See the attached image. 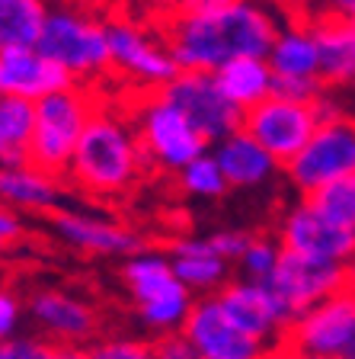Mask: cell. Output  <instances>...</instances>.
<instances>
[{
    "label": "cell",
    "instance_id": "obj_1",
    "mask_svg": "<svg viewBox=\"0 0 355 359\" xmlns=\"http://www.w3.org/2000/svg\"><path fill=\"white\" fill-rule=\"evenodd\" d=\"M157 22L179 71L202 74H215L237 58H266L285 26L281 13L266 0H230Z\"/></svg>",
    "mask_w": 355,
    "mask_h": 359
},
{
    "label": "cell",
    "instance_id": "obj_2",
    "mask_svg": "<svg viewBox=\"0 0 355 359\" xmlns=\"http://www.w3.org/2000/svg\"><path fill=\"white\" fill-rule=\"evenodd\" d=\"M148 164L151 161L141 151L132 122L99 106L64 177L71 180V187L81 189L90 199H116L138 183L141 170Z\"/></svg>",
    "mask_w": 355,
    "mask_h": 359
},
{
    "label": "cell",
    "instance_id": "obj_3",
    "mask_svg": "<svg viewBox=\"0 0 355 359\" xmlns=\"http://www.w3.org/2000/svg\"><path fill=\"white\" fill-rule=\"evenodd\" d=\"M39 52L64 71L77 87L93 90L112 71L106 20L81 7H52L39 36Z\"/></svg>",
    "mask_w": 355,
    "mask_h": 359
},
{
    "label": "cell",
    "instance_id": "obj_4",
    "mask_svg": "<svg viewBox=\"0 0 355 359\" xmlns=\"http://www.w3.org/2000/svg\"><path fill=\"white\" fill-rule=\"evenodd\" d=\"M122 283L134 302L141 327L151 334V340L170 334H183L186 318L193 314L195 295L186 289L173 273V263L163 250L144 247L141 254L128 257L122 266Z\"/></svg>",
    "mask_w": 355,
    "mask_h": 359
},
{
    "label": "cell",
    "instance_id": "obj_5",
    "mask_svg": "<svg viewBox=\"0 0 355 359\" xmlns=\"http://www.w3.org/2000/svg\"><path fill=\"white\" fill-rule=\"evenodd\" d=\"M99 109L97 93L87 87H67L36 103V135H32L29 164L39 170L64 177L74 151L87 132L93 112Z\"/></svg>",
    "mask_w": 355,
    "mask_h": 359
},
{
    "label": "cell",
    "instance_id": "obj_6",
    "mask_svg": "<svg viewBox=\"0 0 355 359\" xmlns=\"http://www.w3.org/2000/svg\"><path fill=\"white\" fill-rule=\"evenodd\" d=\"M128 122H132L138 144L148 154V161L163 167V170L179 173L183 167L193 164L195 157L211 151V144L189 126V119L163 97L160 90L157 93H141Z\"/></svg>",
    "mask_w": 355,
    "mask_h": 359
},
{
    "label": "cell",
    "instance_id": "obj_7",
    "mask_svg": "<svg viewBox=\"0 0 355 359\" xmlns=\"http://www.w3.org/2000/svg\"><path fill=\"white\" fill-rule=\"evenodd\" d=\"M355 173V112L346 119L317 126L314 138L304 144V151L285 167L288 183L301 193V199H311L330 183Z\"/></svg>",
    "mask_w": 355,
    "mask_h": 359
},
{
    "label": "cell",
    "instance_id": "obj_8",
    "mask_svg": "<svg viewBox=\"0 0 355 359\" xmlns=\"http://www.w3.org/2000/svg\"><path fill=\"white\" fill-rule=\"evenodd\" d=\"M106 29H109L112 71H122V77L138 83L144 93H157L176 81L179 67L170 58V48L160 32L154 36L151 29L125 20V16L106 20Z\"/></svg>",
    "mask_w": 355,
    "mask_h": 359
},
{
    "label": "cell",
    "instance_id": "obj_9",
    "mask_svg": "<svg viewBox=\"0 0 355 359\" xmlns=\"http://www.w3.org/2000/svg\"><path fill=\"white\" fill-rule=\"evenodd\" d=\"M26 318L55 346H93L103 330L97 305L77 292L42 285L26 295Z\"/></svg>",
    "mask_w": 355,
    "mask_h": 359
},
{
    "label": "cell",
    "instance_id": "obj_10",
    "mask_svg": "<svg viewBox=\"0 0 355 359\" xmlns=\"http://www.w3.org/2000/svg\"><path fill=\"white\" fill-rule=\"evenodd\" d=\"M263 285L272 292L285 327H291L301 314H307L320 302L333 299L336 292L346 289V266L314 263V260H304L298 254H285L281 250L279 269Z\"/></svg>",
    "mask_w": 355,
    "mask_h": 359
},
{
    "label": "cell",
    "instance_id": "obj_11",
    "mask_svg": "<svg viewBox=\"0 0 355 359\" xmlns=\"http://www.w3.org/2000/svg\"><path fill=\"white\" fill-rule=\"evenodd\" d=\"M275 241L285 254H298L304 260L330 263V266H346L355 254V234L333 224L311 199H298L281 212Z\"/></svg>",
    "mask_w": 355,
    "mask_h": 359
},
{
    "label": "cell",
    "instance_id": "obj_12",
    "mask_svg": "<svg viewBox=\"0 0 355 359\" xmlns=\"http://www.w3.org/2000/svg\"><path fill=\"white\" fill-rule=\"evenodd\" d=\"M179 112H183L189 126L205 138L208 144H218L230 138L234 132L244 128V112L230 106L224 90L218 87L215 74H202V71H179L176 81L160 90Z\"/></svg>",
    "mask_w": 355,
    "mask_h": 359
},
{
    "label": "cell",
    "instance_id": "obj_13",
    "mask_svg": "<svg viewBox=\"0 0 355 359\" xmlns=\"http://www.w3.org/2000/svg\"><path fill=\"white\" fill-rule=\"evenodd\" d=\"M320 119L314 103H291L281 97H269L244 116V132H250L269 154L281 164V170L304 151L314 138Z\"/></svg>",
    "mask_w": 355,
    "mask_h": 359
},
{
    "label": "cell",
    "instance_id": "obj_14",
    "mask_svg": "<svg viewBox=\"0 0 355 359\" xmlns=\"http://www.w3.org/2000/svg\"><path fill=\"white\" fill-rule=\"evenodd\" d=\"M183 337L202 359H272L275 350L253 340L221 311L215 295L195 299L193 314L183 324Z\"/></svg>",
    "mask_w": 355,
    "mask_h": 359
},
{
    "label": "cell",
    "instance_id": "obj_15",
    "mask_svg": "<svg viewBox=\"0 0 355 359\" xmlns=\"http://www.w3.org/2000/svg\"><path fill=\"white\" fill-rule=\"evenodd\" d=\"M355 334V292L342 289L333 299L320 302L307 314H301L285 334V346L314 356L340 359L346 344Z\"/></svg>",
    "mask_w": 355,
    "mask_h": 359
},
{
    "label": "cell",
    "instance_id": "obj_16",
    "mask_svg": "<svg viewBox=\"0 0 355 359\" xmlns=\"http://www.w3.org/2000/svg\"><path fill=\"white\" fill-rule=\"evenodd\" d=\"M215 299H218V305H221V311L228 314L244 334H250L253 340L272 346V350H279V346L285 344L288 327L281 321L272 292H269L263 283H253V279H230Z\"/></svg>",
    "mask_w": 355,
    "mask_h": 359
},
{
    "label": "cell",
    "instance_id": "obj_17",
    "mask_svg": "<svg viewBox=\"0 0 355 359\" xmlns=\"http://www.w3.org/2000/svg\"><path fill=\"white\" fill-rule=\"evenodd\" d=\"M52 231L67 247H77L93 257H134L144 250V238L132 231L128 224L112 222L106 215H87V212H55Z\"/></svg>",
    "mask_w": 355,
    "mask_h": 359
},
{
    "label": "cell",
    "instance_id": "obj_18",
    "mask_svg": "<svg viewBox=\"0 0 355 359\" xmlns=\"http://www.w3.org/2000/svg\"><path fill=\"white\" fill-rule=\"evenodd\" d=\"M67 87H77L55 61H48L39 48H10L0 52V97L16 100H39L61 93Z\"/></svg>",
    "mask_w": 355,
    "mask_h": 359
},
{
    "label": "cell",
    "instance_id": "obj_19",
    "mask_svg": "<svg viewBox=\"0 0 355 359\" xmlns=\"http://www.w3.org/2000/svg\"><path fill=\"white\" fill-rule=\"evenodd\" d=\"M320 52V83L323 90H355V22L333 13H320L311 20Z\"/></svg>",
    "mask_w": 355,
    "mask_h": 359
},
{
    "label": "cell",
    "instance_id": "obj_20",
    "mask_svg": "<svg viewBox=\"0 0 355 359\" xmlns=\"http://www.w3.org/2000/svg\"><path fill=\"white\" fill-rule=\"evenodd\" d=\"M211 154H215L230 189H259L272 183L281 170L279 161L244 128L224 138V142L211 144Z\"/></svg>",
    "mask_w": 355,
    "mask_h": 359
},
{
    "label": "cell",
    "instance_id": "obj_21",
    "mask_svg": "<svg viewBox=\"0 0 355 359\" xmlns=\"http://www.w3.org/2000/svg\"><path fill=\"white\" fill-rule=\"evenodd\" d=\"M170 263L176 279L193 292L195 299L218 295L230 283V263L215 254L208 238H179L170 244Z\"/></svg>",
    "mask_w": 355,
    "mask_h": 359
},
{
    "label": "cell",
    "instance_id": "obj_22",
    "mask_svg": "<svg viewBox=\"0 0 355 359\" xmlns=\"http://www.w3.org/2000/svg\"><path fill=\"white\" fill-rule=\"evenodd\" d=\"M61 180L32 164L0 167V205L10 212H58Z\"/></svg>",
    "mask_w": 355,
    "mask_h": 359
},
{
    "label": "cell",
    "instance_id": "obj_23",
    "mask_svg": "<svg viewBox=\"0 0 355 359\" xmlns=\"http://www.w3.org/2000/svg\"><path fill=\"white\" fill-rule=\"evenodd\" d=\"M275 77H317L320 81V52L311 22H288L279 29L266 55Z\"/></svg>",
    "mask_w": 355,
    "mask_h": 359
},
{
    "label": "cell",
    "instance_id": "obj_24",
    "mask_svg": "<svg viewBox=\"0 0 355 359\" xmlns=\"http://www.w3.org/2000/svg\"><path fill=\"white\" fill-rule=\"evenodd\" d=\"M215 81L230 106H237L244 116L275 93V74L266 58H237L215 71Z\"/></svg>",
    "mask_w": 355,
    "mask_h": 359
},
{
    "label": "cell",
    "instance_id": "obj_25",
    "mask_svg": "<svg viewBox=\"0 0 355 359\" xmlns=\"http://www.w3.org/2000/svg\"><path fill=\"white\" fill-rule=\"evenodd\" d=\"M32 135H36V103L0 97V167L29 164Z\"/></svg>",
    "mask_w": 355,
    "mask_h": 359
},
{
    "label": "cell",
    "instance_id": "obj_26",
    "mask_svg": "<svg viewBox=\"0 0 355 359\" xmlns=\"http://www.w3.org/2000/svg\"><path fill=\"white\" fill-rule=\"evenodd\" d=\"M48 10V0H0V52L36 48Z\"/></svg>",
    "mask_w": 355,
    "mask_h": 359
},
{
    "label": "cell",
    "instance_id": "obj_27",
    "mask_svg": "<svg viewBox=\"0 0 355 359\" xmlns=\"http://www.w3.org/2000/svg\"><path fill=\"white\" fill-rule=\"evenodd\" d=\"M176 177H179V187H183L189 196H199V199H218V196H224L230 189L211 151L195 157L193 164L183 167Z\"/></svg>",
    "mask_w": 355,
    "mask_h": 359
},
{
    "label": "cell",
    "instance_id": "obj_28",
    "mask_svg": "<svg viewBox=\"0 0 355 359\" xmlns=\"http://www.w3.org/2000/svg\"><path fill=\"white\" fill-rule=\"evenodd\" d=\"M311 202L333 224H340V228L355 234V173L330 183L326 189H320L317 196H311Z\"/></svg>",
    "mask_w": 355,
    "mask_h": 359
},
{
    "label": "cell",
    "instance_id": "obj_29",
    "mask_svg": "<svg viewBox=\"0 0 355 359\" xmlns=\"http://www.w3.org/2000/svg\"><path fill=\"white\" fill-rule=\"evenodd\" d=\"M279 260H281V244H279V241L256 234V238H253V244L246 247L244 260H240V266H244V279L266 283L275 269H279Z\"/></svg>",
    "mask_w": 355,
    "mask_h": 359
},
{
    "label": "cell",
    "instance_id": "obj_30",
    "mask_svg": "<svg viewBox=\"0 0 355 359\" xmlns=\"http://www.w3.org/2000/svg\"><path fill=\"white\" fill-rule=\"evenodd\" d=\"M97 359H157L154 356V340L148 337H132V334H106L90 346Z\"/></svg>",
    "mask_w": 355,
    "mask_h": 359
},
{
    "label": "cell",
    "instance_id": "obj_31",
    "mask_svg": "<svg viewBox=\"0 0 355 359\" xmlns=\"http://www.w3.org/2000/svg\"><path fill=\"white\" fill-rule=\"evenodd\" d=\"M58 346L42 334H16L0 344V359H55Z\"/></svg>",
    "mask_w": 355,
    "mask_h": 359
},
{
    "label": "cell",
    "instance_id": "obj_32",
    "mask_svg": "<svg viewBox=\"0 0 355 359\" xmlns=\"http://www.w3.org/2000/svg\"><path fill=\"white\" fill-rule=\"evenodd\" d=\"M253 238H256V234L244 231V228H221V231H215L208 241H211L218 257H224L228 263H240L246 254V247L253 244Z\"/></svg>",
    "mask_w": 355,
    "mask_h": 359
},
{
    "label": "cell",
    "instance_id": "obj_33",
    "mask_svg": "<svg viewBox=\"0 0 355 359\" xmlns=\"http://www.w3.org/2000/svg\"><path fill=\"white\" fill-rule=\"evenodd\" d=\"M22 318H26V302L13 289L0 285V344L20 334Z\"/></svg>",
    "mask_w": 355,
    "mask_h": 359
},
{
    "label": "cell",
    "instance_id": "obj_34",
    "mask_svg": "<svg viewBox=\"0 0 355 359\" xmlns=\"http://www.w3.org/2000/svg\"><path fill=\"white\" fill-rule=\"evenodd\" d=\"M323 93V83L317 77H275L272 97L291 100V103H314Z\"/></svg>",
    "mask_w": 355,
    "mask_h": 359
},
{
    "label": "cell",
    "instance_id": "obj_35",
    "mask_svg": "<svg viewBox=\"0 0 355 359\" xmlns=\"http://www.w3.org/2000/svg\"><path fill=\"white\" fill-rule=\"evenodd\" d=\"M288 22H311L326 10V0H266Z\"/></svg>",
    "mask_w": 355,
    "mask_h": 359
},
{
    "label": "cell",
    "instance_id": "obj_36",
    "mask_svg": "<svg viewBox=\"0 0 355 359\" xmlns=\"http://www.w3.org/2000/svg\"><path fill=\"white\" fill-rule=\"evenodd\" d=\"M230 4V0H151L157 20H167V16H179V13H193V10H211Z\"/></svg>",
    "mask_w": 355,
    "mask_h": 359
},
{
    "label": "cell",
    "instance_id": "obj_37",
    "mask_svg": "<svg viewBox=\"0 0 355 359\" xmlns=\"http://www.w3.org/2000/svg\"><path fill=\"white\" fill-rule=\"evenodd\" d=\"M154 356L157 359H202L183 334H170V337L154 340Z\"/></svg>",
    "mask_w": 355,
    "mask_h": 359
},
{
    "label": "cell",
    "instance_id": "obj_38",
    "mask_svg": "<svg viewBox=\"0 0 355 359\" xmlns=\"http://www.w3.org/2000/svg\"><path fill=\"white\" fill-rule=\"evenodd\" d=\"M20 238H22V222H20V215L0 205V257L7 254V250H10V247H13Z\"/></svg>",
    "mask_w": 355,
    "mask_h": 359
},
{
    "label": "cell",
    "instance_id": "obj_39",
    "mask_svg": "<svg viewBox=\"0 0 355 359\" xmlns=\"http://www.w3.org/2000/svg\"><path fill=\"white\" fill-rule=\"evenodd\" d=\"M326 13L355 22V0H326Z\"/></svg>",
    "mask_w": 355,
    "mask_h": 359
},
{
    "label": "cell",
    "instance_id": "obj_40",
    "mask_svg": "<svg viewBox=\"0 0 355 359\" xmlns=\"http://www.w3.org/2000/svg\"><path fill=\"white\" fill-rule=\"evenodd\" d=\"M55 359H97L90 346H58Z\"/></svg>",
    "mask_w": 355,
    "mask_h": 359
},
{
    "label": "cell",
    "instance_id": "obj_41",
    "mask_svg": "<svg viewBox=\"0 0 355 359\" xmlns=\"http://www.w3.org/2000/svg\"><path fill=\"white\" fill-rule=\"evenodd\" d=\"M275 359H330V356H314V353H301V350H291V346L281 344L275 350Z\"/></svg>",
    "mask_w": 355,
    "mask_h": 359
},
{
    "label": "cell",
    "instance_id": "obj_42",
    "mask_svg": "<svg viewBox=\"0 0 355 359\" xmlns=\"http://www.w3.org/2000/svg\"><path fill=\"white\" fill-rule=\"evenodd\" d=\"M112 0H74V7H81V10H87V13H97V16H103V10L109 7Z\"/></svg>",
    "mask_w": 355,
    "mask_h": 359
},
{
    "label": "cell",
    "instance_id": "obj_43",
    "mask_svg": "<svg viewBox=\"0 0 355 359\" xmlns=\"http://www.w3.org/2000/svg\"><path fill=\"white\" fill-rule=\"evenodd\" d=\"M346 289L355 292V254H352V260L346 263Z\"/></svg>",
    "mask_w": 355,
    "mask_h": 359
},
{
    "label": "cell",
    "instance_id": "obj_44",
    "mask_svg": "<svg viewBox=\"0 0 355 359\" xmlns=\"http://www.w3.org/2000/svg\"><path fill=\"white\" fill-rule=\"evenodd\" d=\"M340 359H355V334H352V340L346 344V350L340 353Z\"/></svg>",
    "mask_w": 355,
    "mask_h": 359
},
{
    "label": "cell",
    "instance_id": "obj_45",
    "mask_svg": "<svg viewBox=\"0 0 355 359\" xmlns=\"http://www.w3.org/2000/svg\"><path fill=\"white\" fill-rule=\"evenodd\" d=\"M272 359H275V356H272Z\"/></svg>",
    "mask_w": 355,
    "mask_h": 359
}]
</instances>
